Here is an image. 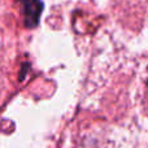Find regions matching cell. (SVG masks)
Masks as SVG:
<instances>
[{
  "label": "cell",
  "mask_w": 148,
  "mask_h": 148,
  "mask_svg": "<svg viewBox=\"0 0 148 148\" xmlns=\"http://www.w3.org/2000/svg\"><path fill=\"white\" fill-rule=\"evenodd\" d=\"M26 25L34 27L38 23V18L42 12V3L39 0H23Z\"/></svg>",
  "instance_id": "obj_1"
}]
</instances>
